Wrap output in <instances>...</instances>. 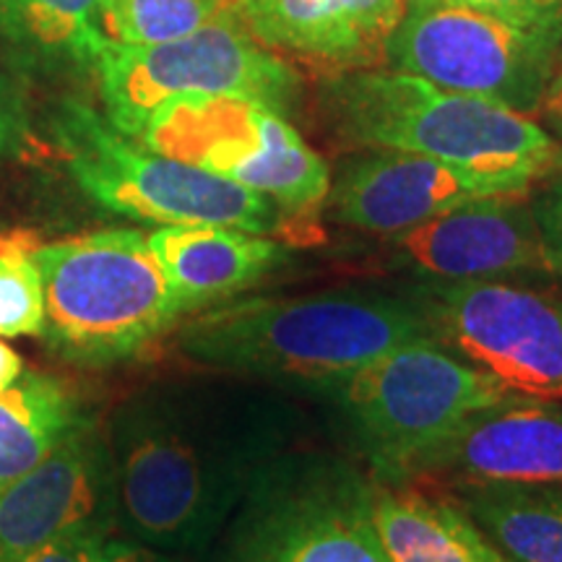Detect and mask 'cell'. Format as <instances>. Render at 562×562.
Here are the masks:
<instances>
[{
  "mask_svg": "<svg viewBox=\"0 0 562 562\" xmlns=\"http://www.w3.org/2000/svg\"><path fill=\"white\" fill-rule=\"evenodd\" d=\"M115 521L167 554L201 552L229 524L258 472L277 459V432H222L165 393L125 402L110 422Z\"/></svg>",
  "mask_w": 562,
  "mask_h": 562,
  "instance_id": "6da1fadb",
  "label": "cell"
},
{
  "mask_svg": "<svg viewBox=\"0 0 562 562\" xmlns=\"http://www.w3.org/2000/svg\"><path fill=\"white\" fill-rule=\"evenodd\" d=\"M175 339L206 368L331 393L391 349L435 336L412 297L334 290L232 297L180 321Z\"/></svg>",
  "mask_w": 562,
  "mask_h": 562,
  "instance_id": "7a4b0ae2",
  "label": "cell"
},
{
  "mask_svg": "<svg viewBox=\"0 0 562 562\" xmlns=\"http://www.w3.org/2000/svg\"><path fill=\"white\" fill-rule=\"evenodd\" d=\"M321 102L339 138L368 151L419 154L537 186L554 172L558 136L537 117L404 70L372 66L331 74Z\"/></svg>",
  "mask_w": 562,
  "mask_h": 562,
  "instance_id": "3957f363",
  "label": "cell"
},
{
  "mask_svg": "<svg viewBox=\"0 0 562 562\" xmlns=\"http://www.w3.org/2000/svg\"><path fill=\"white\" fill-rule=\"evenodd\" d=\"M45 339L60 360L112 368L136 360L182 321L140 229H100L34 245Z\"/></svg>",
  "mask_w": 562,
  "mask_h": 562,
  "instance_id": "277c9868",
  "label": "cell"
},
{
  "mask_svg": "<svg viewBox=\"0 0 562 562\" xmlns=\"http://www.w3.org/2000/svg\"><path fill=\"white\" fill-rule=\"evenodd\" d=\"M50 131L81 193L112 214L157 227L220 224L271 237L284 235L292 220L277 201L125 136L76 97L55 104Z\"/></svg>",
  "mask_w": 562,
  "mask_h": 562,
  "instance_id": "5b68a950",
  "label": "cell"
},
{
  "mask_svg": "<svg viewBox=\"0 0 562 562\" xmlns=\"http://www.w3.org/2000/svg\"><path fill=\"white\" fill-rule=\"evenodd\" d=\"M331 396L351 422L372 482H402L463 422L510 391L440 341L417 339L364 364Z\"/></svg>",
  "mask_w": 562,
  "mask_h": 562,
  "instance_id": "8992f818",
  "label": "cell"
},
{
  "mask_svg": "<svg viewBox=\"0 0 562 562\" xmlns=\"http://www.w3.org/2000/svg\"><path fill=\"white\" fill-rule=\"evenodd\" d=\"M227 526L222 562H391L372 480L331 456L271 459Z\"/></svg>",
  "mask_w": 562,
  "mask_h": 562,
  "instance_id": "52a82bcc",
  "label": "cell"
},
{
  "mask_svg": "<svg viewBox=\"0 0 562 562\" xmlns=\"http://www.w3.org/2000/svg\"><path fill=\"white\" fill-rule=\"evenodd\" d=\"M133 138L277 201L294 220L321 211L331 191L328 161L286 115L252 97H180L154 112Z\"/></svg>",
  "mask_w": 562,
  "mask_h": 562,
  "instance_id": "ba28073f",
  "label": "cell"
},
{
  "mask_svg": "<svg viewBox=\"0 0 562 562\" xmlns=\"http://www.w3.org/2000/svg\"><path fill=\"white\" fill-rule=\"evenodd\" d=\"M562 58V21L529 24L448 0H406L383 66L539 115Z\"/></svg>",
  "mask_w": 562,
  "mask_h": 562,
  "instance_id": "9c48e42d",
  "label": "cell"
},
{
  "mask_svg": "<svg viewBox=\"0 0 562 562\" xmlns=\"http://www.w3.org/2000/svg\"><path fill=\"white\" fill-rule=\"evenodd\" d=\"M91 74L104 117L131 138L154 112L180 97L240 94L290 115L302 89L297 70L256 40L237 11L159 45L108 40Z\"/></svg>",
  "mask_w": 562,
  "mask_h": 562,
  "instance_id": "30bf717a",
  "label": "cell"
},
{
  "mask_svg": "<svg viewBox=\"0 0 562 562\" xmlns=\"http://www.w3.org/2000/svg\"><path fill=\"white\" fill-rule=\"evenodd\" d=\"M412 300L442 347L510 393L562 402V300L510 279L422 281Z\"/></svg>",
  "mask_w": 562,
  "mask_h": 562,
  "instance_id": "8fae6325",
  "label": "cell"
},
{
  "mask_svg": "<svg viewBox=\"0 0 562 562\" xmlns=\"http://www.w3.org/2000/svg\"><path fill=\"white\" fill-rule=\"evenodd\" d=\"M115 472L91 417L24 476L0 490V562H26L81 529L112 533Z\"/></svg>",
  "mask_w": 562,
  "mask_h": 562,
  "instance_id": "7c38bea8",
  "label": "cell"
},
{
  "mask_svg": "<svg viewBox=\"0 0 562 562\" xmlns=\"http://www.w3.org/2000/svg\"><path fill=\"white\" fill-rule=\"evenodd\" d=\"M537 182L516 175L469 170L432 157L370 149L331 178L326 209L344 227L391 237L492 195H529Z\"/></svg>",
  "mask_w": 562,
  "mask_h": 562,
  "instance_id": "4fadbf2b",
  "label": "cell"
},
{
  "mask_svg": "<svg viewBox=\"0 0 562 562\" xmlns=\"http://www.w3.org/2000/svg\"><path fill=\"white\" fill-rule=\"evenodd\" d=\"M529 195L469 201L385 237L389 258L422 281H487L531 271L550 273Z\"/></svg>",
  "mask_w": 562,
  "mask_h": 562,
  "instance_id": "5bb4252c",
  "label": "cell"
},
{
  "mask_svg": "<svg viewBox=\"0 0 562 562\" xmlns=\"http://www.w3.org/2000/svg\"><path fill=\"white\" fill-rule=\"evenodd\" d=\"M409 480L456 484H560L562 402L510 393L469 417L422 459Z\"/></svg>",
  "mask_w": 562,
  "mask_h": 562,
  "instance_id": "9a60e30c",
  "label": "cell"
},
{
  "mask_svg": "<svg viewBox=\"0 0 562 562\" xmlns=\"http://www.w3.org/2000/svg\"><path fill=\"white\" fill-rule=\"evenodd\" d=\"M406 0H237V16L273 53L331 74L383 66Z\"/></svg>",
  "mask_w": 562,
  "mask_h": 562,
  "instance_id": "2e32d148",
  "label": "cell"
},
{
  "mask_svg": "<svg viewBox=\"0 0 562 562\" xmlns=\"http://www.w3.org/2000/svg\"><path fill=\"white\" fill-rule=\"evenodd\" d=\"M180 318L252 290L286 261L284 243L220 224H165L146 235Z\"/></svg>",
  "mask_w": 562,
  "mask_h": 562,
  "instance_id": "e0dca14e",
  "label": "cell"
},
{
  "mask_svg": "<svg viewBox=\"0 0 562 562\" xmlns=\"http://www.w3.org/2000/svg\"><path fill=\"white\" fill-rule=\"evenodd\" d=\"M372 510L391 562H513L435 484L372 482Z\"/></svg>",
  "mask_w": 562,
  "mask_h": 562,
  "instance_id": "ac0fdd59",
  "label": "cell"
},
{
  "mask_svg": "<svg viewBox=\"0 0 562 562\" xmlns=\"http://www.w3.org/2000/svg\"><path fill=\"white\" fill-rule=\"evenodd\" d=\"M104 42L100 0H0V47L19 74L94 70Z\"/></svg>",
  "mask_w": 562,
  "mask_h": 562,
  "instance_id": "d6986e66",
  "label": "cell"
},
{
  "mask_svg": "<svg viewBox=\"0 0 562 562\" xmlns=\"http://www.w3.org/2000/svg\"><path fill=\"white\" fill-rule=\"evenodd\" d=\"M442 490L451 492L505 558L562 562L560 484H456Z\"/></svg>",
  "mask_w": 562,
  "mask_h": 562,
  "instance_id": "ffe728a7",
  "label": "cell"
},
{
  "mask_svg": "<svg viewBox=\"0 0 562 562\" xmlns=\"http://www.w3.org/2000/svg\"><path fill=\"white\" fill-rule=\"evenodd\" d=\"M87 419L79 393L60 378L21 375L0 393V490L37 467Z\"/></svg>",
  "mask_w": 562,
  "mask_h": 562,
  "instance_id": "44dd1931",
  "label": "cell"
},
{
  "mask_svg": "<svg viewBox=\"0 0 562 562\" xmlns=\"http://www.w3.org/2000/svg\"><path fill=\"white\" fill-rule=\"evenodd\" d=\"M237 11V0H100L102 32L117 45H159Z\"/></svg>",
  "mask_w": 562,
  "mask_h": 562,
  "instance_id": "7402d4cb",
  "label": "cell"
},
{
  "mask_svg": "<svg viewBox=\"0 0 562 562\" xmlns=\"http://www.w3.org/2000/svg\"><path fill=\"white\" fill-rule=\"evenodd\" d=\"M32 235H16L0 240V336H34L45 331V292L40 269L34 263Z\"/></svg>",
  "mask_w": 562,
  "mask_h": 562,
  "instance_id": "603a6c76",
  "label": "cell"
},
{
  "mask_svg": "<svg viewBox=\"0 0 562 562\" xmlns=\"http://www.w3.org/2000/svg\"><path fill=\"white\" fill-rule=\"evenodd\" d=\"M539 191L529 195L533 220L547 258V271L562 277V175L539 182Z\"/></svg>",
  "mask_w": 562,
  "mask_h": 562,
  "instance_id": "cb8c5ba5",
  "label": "cell"
},
{
  "mask_svg": "<svg viewBox=\"0 0 562 562\" xmlns=\"http://www.w3.org/2000/svg\"><path fill=\"white\" fill-rule=\"evenodd\" d=\"M26 133H30V123H26L21 91L0 66V161L16 157L24 149Z\"/></svg>",
  "mask_w": 562,
  "mask_h": 562,
  "instance_id": "d4e9b609",
  "label": "cell"
},
{
  "mask_svg": "<svg viewBox=\"0 0 562 562\" xmlns=\"http://www.w3.org/2000/svg\"><path fill=\"white\" fill-rule=\"evenodd\" d=\"M448 3L505 19L529 21V24L562 21V0H448Z\"/></svg>",
  "mask_w": 562,
  "mask_h": 562,
  "instance_id": "484cf974",
  "label": "cell"
},
{
  "mask_svg": "<svg viewBox=\"0 0 562 562\" xmlns=\"http://www.w3.org/2000/svg\"><path fill=\"white\" fill-rule=\"evenodd\" d=\"M108 537L110 533L100 529L74 531L47 547V550L34 554V558L26 562H91V558H94L97 550H100V544Z\"/></svg>",
  "mask_w": 562,
  "mask_h": 562,
  "instance_id": "4316f807",
  "label": "cell"
},
{
  "mask_svg": "<svg viewBox=\"0 0 562 562\" xmlns=\"http://www.w3.org/2000/svg\"><path fill=\"white\" fill-rule=\"evenodd\" d=\"M91 562H178L175 554L151 550V547L136 542L131 537H110L104 539Z\"/></svg>",
  "mask_w": 562,
  "mask_h": 562,
  "instance_id": "83f0119b",
  "label": "cell"
},
{
  "mask_svg": "<svg viewBox=\"0 0 562 562\" xmlns=\"http://www.w3.org/2000/svg\"><path fill=\"white\" fill-rule=\"evenodd\" d=\"M539 115L547 117L554 128L562 131V58L558 63V70H554L550 87H547V94H544V102H542V110H539Z\"/></svg>",
  "mask_w": 562,
  "mask_h": 562,
  "instance_id": "f1b7e54d",
  "label": "cell"
},
{
  "mask_svg": "<svg viewBox=\"0 0 562 562\" xmlns=\"http://www.w3.org/2000/svg\"><path fill=\"white\" fill-rule=\"evenodd\" d=\"M21 375H24V360H21L9 344L0 341V393L9 391Z\"/></svg>",
  "mask_w": 562,
  "mask_h": 562,
  "instance_id": "f546056e",
  "label": "cell"
},
{
  "mask_svg": "<svg viewBox=\"0 0 562 562\" xmlns=\"http://www.w3.org/2000/svg\"><path fill=\"white\" fill-rule=\"evenodd\" d=\"M552 175H562V131L558 136V157H554V172Z\"/></svg>",
  "mask_w": 562,
  "mask_h": 562,
  "instance_id": "4dcf8cb0",
  "label": "cell"
}]
</instances>
